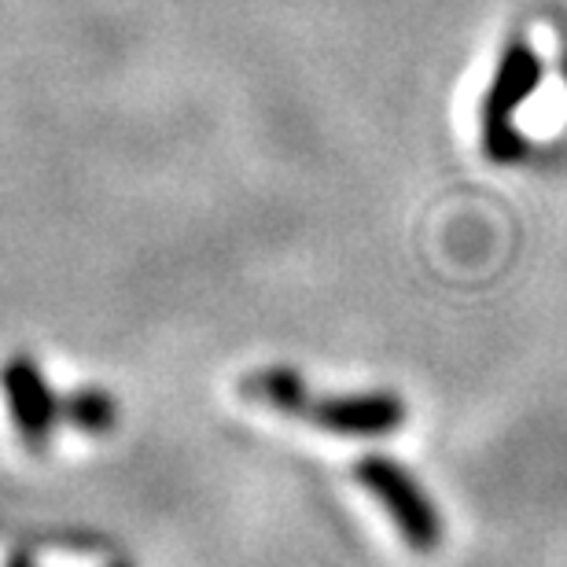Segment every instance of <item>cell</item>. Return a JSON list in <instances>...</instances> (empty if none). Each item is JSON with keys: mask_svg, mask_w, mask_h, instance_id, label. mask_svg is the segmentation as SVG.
<instances>
[{"mask_svg": "<svg viewBox=\"0 0 567 567\" xmlns=\"http://www.w3.org/2000/svg\"><path fill=\"white\" fill-rule=\"evenodd\" d=\"M0 391H4L11 424H16L22 446L41 453L49 446L60 416V399L52 394L49 380H44L41 365L30 354H11L0 365Z\"/></svg>", "mask_w": 567, "mask_h": 567, "instance_id": "obj_3", "label": "cell"}, {"mask_svg": "<svg viewBox=\"0 0 567 567\" xmlns=\"http://www.w3.org/2000/svg\"><path fill=\"white\" fill-rule=\"evenodd\" d=\"M60 416L71 421L78 431H85V435H107L118 424V402L111 391L96 388V383H85V388L71 391L60 402Z\"/></svg>", "mask_w": 567, "mask_h": 567, "instance_id": "obj_6", "label": "cell"}, {"mask_svg": "<svg viewBox=\"0 0 567 567\" xmlns=\"http://www.w3.org/2000/svg\"><path fill=\"white\" fill-rule=\"evenodd\" d=\"M240 394L258 405H266V410L302 421V410H306V402H310V383L291 365H266L240 380Z\"/></svg>", "mask_w": 567, "mask_h": 567, "instance_id": "obj_5", "label": "cell"}, {"mask_svg": "<svg viewBox=\"0 0 567 567\" xmlns=\"http://www.w3.org/2000/svg\"><path fill=\"white\" fill-rule=\"evenodd\" d=\"M354 480L377 497L380 508L394 519L402 542L416 553H435L442 546V516L427 491L391 457H361L354 464Z\"/></svg>", "mask_w": 567, "mask_h": 567, "instance_id": "obj_2", "label": "cell"}, {"mask_svg": "<svg viewBox=\"0 0 567 567\" xmlns=\"http://www.w3.org/2000/svg\"><path fill=\"white\" fill-rule=\"evenodd\" d=\"M4 567H38L30 560V553H11V557L4 560Z\"/></svg>", "mask_w": 567, "mask_h": 567, "instance_id": "obj_7", "label": "cell"}, {"mask_svg": "<svg viewBox=\"0 0 567 567\" xmlns=\"http://www.w3.org/2000/svg\"><path fill=\"white\" fill-rule=\"evenodd\" d=\"M538 82H542L538 52L524 38H508L480 107V137L494 163H516V158H524L527 141L516 130L513 118L538 89Z\"/></svg>", "mask_w": 567, "mask_h": 567, "instance_id": "obj_1", "label": "cell"}, {"mask_svg": "<svg viewBox=\"0 0 567 567\" xmlns=\"http://www.w3.org/2000/svg\"><path fill=\"white\" fill-rule=\"evenodd\" d=\"M306 424H317L332 435L380 439L405 424V402L391 391H358V394H324L306 402Z\"/></svg>", "mask_w": 567, "mask_h": 567, "instance_id": "obj_4", "label": "cell"}]
</instances>
